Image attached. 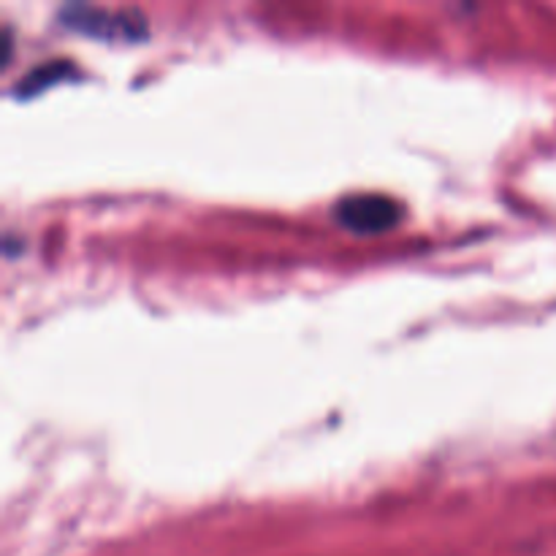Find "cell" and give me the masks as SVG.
<instances>
[{
    "mask_svg": "<svg viewBox=\"0 0 556 556\" xmlns=\"http://www.w3.org/2000/svg\"><path fill=\"white\" fill-rule=\"evenodd\" d=\"M402 210L386 195H348L334 206V217L356 233H380L400 220Z\"/></svg>",
    "mask_w": 556,
    "mask_h": 556,
    "instance_id": "obj_1",
    "label": "cell"
},
{
    "mask_svg": "<svg viewBox=\"0 0 556 556\" xmlns=\"http://www.w3.org/2000/svg\"><path fill=\"white\" fill-rule=\"evenodd\" d=\"M63 20L68 27L81 33H90L98 38H136L144 33L141 20H136L128 11H106V9H87V5H71L63 11Z\"/></svg>",
    "mask_w": 556,
    "mask_h": 556,
    "instance_id": "obj_2",
    "label": "cell"
}]
</instances>
